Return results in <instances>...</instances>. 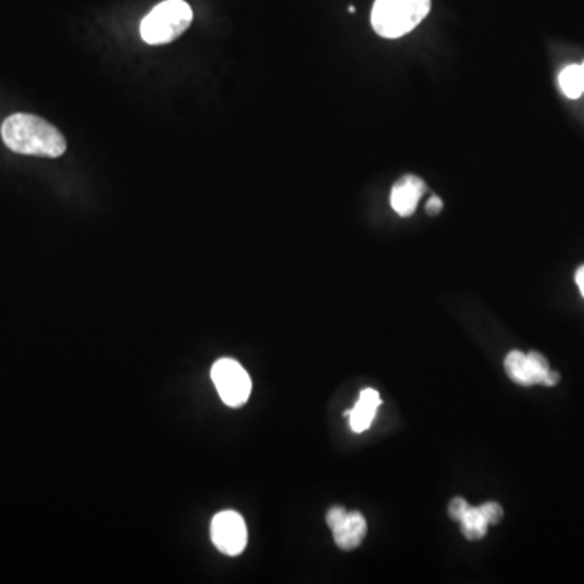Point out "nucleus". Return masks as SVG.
<instances>
[{
	"mask_svg": "<svg viewBox=\"0 0 584 584\" xmlns=\"http://www.w3.org/2000/svg\"><path fill=\"white\" fill-rule=\"evenodd\" d=\"M0 134L5 147L18 154L59 158L67 150L64 135L38 115L23 112L10 115L3 121Z\"/></svg>",
	"mask_w": 584,
	"mask_h": 584,
	"instance_id": "f257e3e1",
	"label": "nucleus"
},
{
	"mask_svg": "<svg viewBox=\"0 0 584 584\" xmlns=\"http://www.w3.org/2000/svg\"><path fill=\"white\" fill-rule=\"evenodd\" d=\"M428 12L431 0H375L372 26L384 38H401L412 32Z\"/></svg>",
	"mask_w": 584,
	"mask_h": 584,
	"instance_id": "f03ea898",
	"label": "nucleus"
},
{
	"mask_svg": "<svg viewBox=\"0 0 584 584\" xmlns=\"http://www.w3.org/2000/svg\"><path fill=\"white\" fill-rule=\"evenodd\" d=\"M194 13L184 0H164L154 7L140 25V35L148 45H167L187 32Z\"/></svg>",
	"mask_w": 584,
	"mask_h": 584,
	"instance_id": "7ed1b4c3",
	"label": "nucleus"
},
{
	"mask_svg": "<svg viewBox=\"0 0 584 584\" xmlns=\"http://www.w3.org/2000/svg\"><path fill=\"white\" fill-rule=\"evenodd\" d=\"M211 381L220 393L224 405L240 408L249 401L252 381L246 369L234 359H220L211 369Z\"/></svg>",
	"mask_w": 584,
	"mask_h": 584,
	"instance_id": "20e7f679",
	"label": "nucleus"
},
{
	"mask_svg": "<svg viewBox=\"0 0 584 584\" xmlns=\"http://www.w3.org/2000/svg\"><path fill=\"white\" fill-rule=\"evenodd\" d=\"M211 540L214 547L224 556L237 557L246 550V521L237 511L226 510L218 513L211 521Z\"/></svg>",
	"mask_w": 584,
	"mask_h": 584,
	"instance_id": "39448f33",
	"label": "nucleus"
},
{
	"mask_svg": "<svg viewBox=\"0 0 584 584\" xmlns=\"http://www.w3.org/2000/svg\"><path fill=\"white\" fill-rule=\"evenodd\" d=\"M326 524L333 533V540L341 550H352L361 546L368 534V521L359 511H348L343 507H332L326 513Z\"/></svg>",
	"mask_w": 584,
	"mask_h": 584,
	"instance_id": "423d86ee",
	"label": "nucleus"
},
{
	"mask_svg": "<svg viewBox=\"0 0 584 584\" xmlns=\"http://www.w3.org/2000/svg\"><path fill=\"white\" fill-rule=\"evenodd\" d=\"M505 372L514 384L533 387V385H544V381L549 375L550 365L540 352L531 351L524 355L521 351H511L505 358Z\"/></svg>",
	"mask_w": 584,
	"mask_h": 584,
	"instance_id": "0eeeda50",
	"label": "nucleus"
},
{
	"mask_svg": "<svg viewBox=\"0 0 584 584\" xmlns=\"http://www.w3.org/2000/svg\"><path fill=\"white\" fill-rule=\"evenodd\" d=\"M424 194V181L415 176H405L393 186L389 201L399 216H411Z\"/></svg>",
	"mask_w": 584,
	"mask_h": 584,
	"instance_id": "6e6552de",
	"label": "nucleus"
},
{
	"mask_svg": "<svg viewBox=\"0 0 584 584\" xmlns=\"http://www.w3.org/2000/svg\"><path fill=\"white\" fill-rule=\"evenodd\" d=\"M382 405L381 395L377 389L365 388L362 389L359 395V401L356 402L355 408L351 411H346L345 415L349 418V425L356 434L368 431L374 422L375 414H377L378 406Z\"/></svg>",
	"mask_w": 584,
	"mask_h": 584,
	"instance_id": "1a4fd4ad",
	"label": "nucleus"
},
{
	"mask_svg": "<svg viewBox=\"0 0 584 584\" xmlns=\"http://www.w3.org/2000/svg\"><path fill=\"white\" fill-rule=\"evenodd\" d=\"M461 533L467 539L477 540L483 539L487 534L488 524L486 518L481 513L480 507L468 508L460 521Z\"/></svg>",
	"mask_w": 584,
	"mask_h": 584,
	"instance_id": "9d476101",
	"label": "nucleus"
},
{
	"mask_svg": "<svg viewBox=\"0 0 584 584\" xmlns=\"http://www.w3.org/2000/svg\"><path fill=\"white\" fill-rule=\"evenodd\" d=\"M559 84L567 97L572 99L582 97L584 88L580 65H569V67L563 69L559 75Z\"/></svg>",
	"mask_w": 584,
	"mask_h": 584,
	"instance_id": "9b49d317",
	"label": "nucleus"
},
{
	"mask_svg": "<svg viewBox=\"0 0 584 584\" xmlns=\"http://www.w3.org/2000/svg\"><path fill=\"white\" fill-rule=\"evenodd\" d=\"M481 513H483V517L486 518L488 526L490 524H498L501 521V518H504V508L500 507V505L497 504V501H488V504L481 505L480 507Z\"/></svg>",
	"mask_w": 584,
	"mask_h": 584,
	"instance_id": "f8f14e48",
	"label": "nucleus"
},
{
	"mask_svg": "<svg viewBox=\"0 0 584 584\" xmlns=\"http://www.w3.org/2000/svg\"><path fill=\"white\" fill-rule=\"evenodd\" d=\"M468 508H470L468 501L464 500V498L457 497L450 501V507H448V513H450L451 520L458 521V523H460L461 518H463V514L467 513Z\"/></svg>",
	"mask_w": 584,
	"mask_h": 584,
	"instance_id": "ddd939ff",
	"label": "nucleus"
},
{
	"mask_svg": "<svg viewBox=\"0 0 584 584\" xmlns=\"http://www.w3.org/2000/svg\"><path fill=\"white\" fill-rule=\"evenodd\" d=\"M442 208H444V203H442L440 198L432 197L431 200H428V203H427L428 213L437 214L438 211H442Z\"/></svg>",
	"mask_w": 584,
	"mask_h": 584,
	"instance_id": "4468645a",
	"label": "nucleus"
},
{
	"mask_svg": "<svg viewBox=\"0 0 584 584\" xmlns=\"http://www.w3.org/2000/svg\"><path fill=\"white\" fill-rule=\"evenodd\" d=\"M560 382V374H557L556 371H550L547 375L546 381H544V387H556Z\"/></svg>",
	"mask_w": 584,
	"mask_h": 584,
	"instance_id": "2eb2a0df",
	"label": "nucleus"
},
{
	"mask_svg": "<svg viewBox=\"0 0 584 584\" xmlns=\"http://www.w3.org/2000/svg\"><path fill=\"white\" fill-rule=\"evenodd\" d=\"M576 285H579L580 293H582V296L584 297V265L580 266L579 272H576Z\"/></svg>",
	"mask_w": 584,
	"mask_h": 584,
	"instance_id": "dca6fc26",
	"label": "nucleus"
},
{
	"mask_svg": "<svg viewBox=\"0 0 584 584\" xmlns=\"http://www.w3.org/2000/svg\"><path fill=\"white\" fill-rule=\"evenodd\" d=\"M580 71H582V82H583V88H584V62L582 65H580Z\"/></svg>",
	"mask_w": 584,
	"mask_h": 584,
	"instance_id": "f3484780",
	"label": "nucleus"
}]
</instances>
